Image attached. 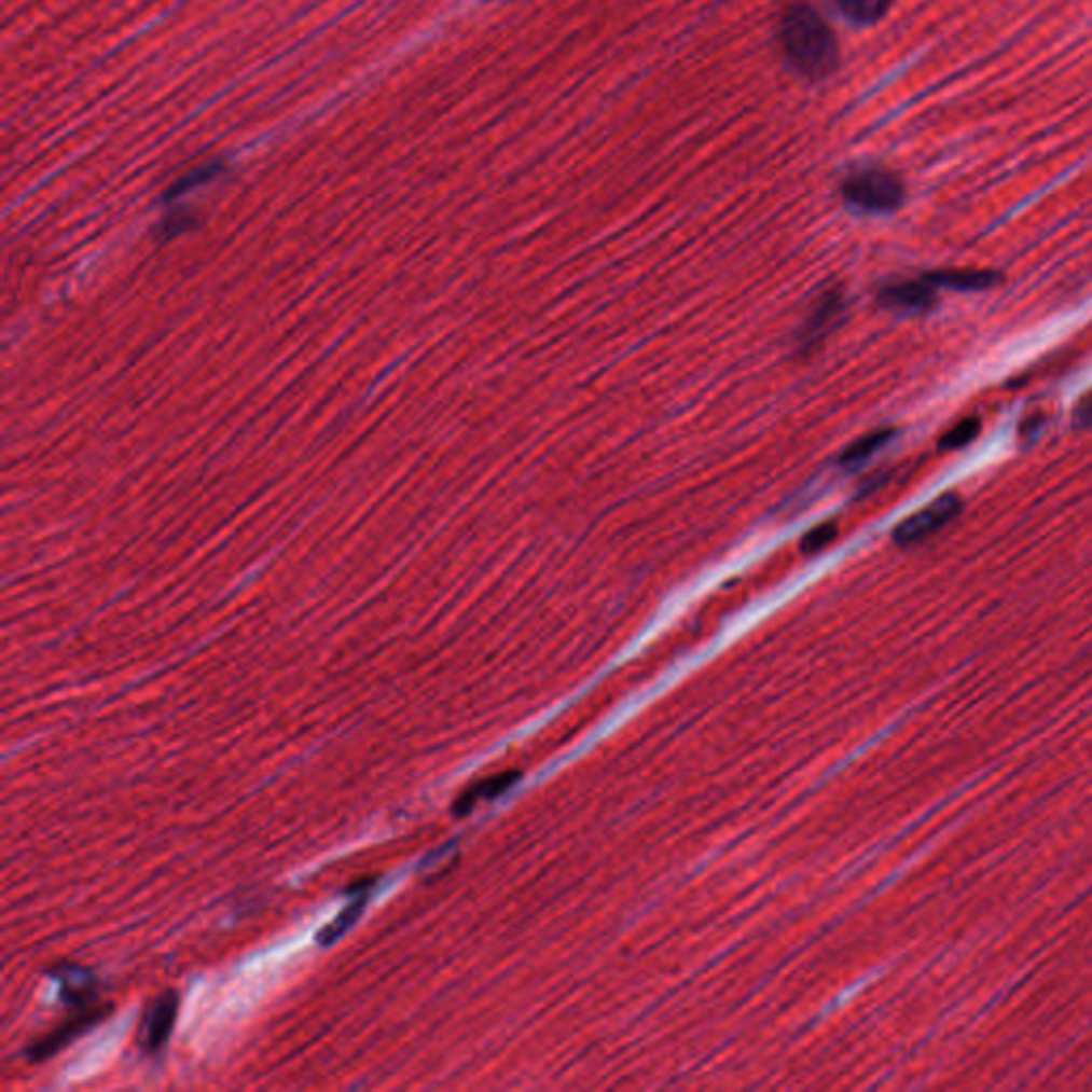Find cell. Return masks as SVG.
<instances>
[{
	"instance_id": "6da1fadb",
	"label": "cell",
	"mask_w": 1092,
	"mask_h": 1092,
	"mask_svg": "<svg viewBox=\"0 0 1092 1092\" xmlns=\"http://www.w3.org/2000/svg\"><path fill=\"white\" fill-rule=\"evenodd\" d=\"M779 43L790 65L808 80L828 78L837 69V39L826 19L806 2H794L784 11Z\"/></svg>"
},
{
	"instance_id": "7a4b0ae2",
	"label": "cell",
	"mask_w": 1092,
	"mask_h": 1092,
	"mask_svg": "<svg viewBox=\"0 0 1092 1092\" xmlns=\"http://www.w3.org/2000/svg\"><path fill=\"white\" fill-rule=\"evenodd\" d=\"M841 195L849 207H854L858 211L890 213L902 205L904 189H902L900 180L890 171L877 169V167H865V169L852 171L843 180Z\"/></svg>"
},
{
	"instance_id": "3957f363",
	"label": "cell",
	"mask_w": 1092,
	"mask_h": 1092,
	"mask_svg": "<svg viewBox=\"0 0 1092 1092\" xmlns=\"http://www.w3.org/2000/svg\"><path fill=\"white\" fill-rule=\"evenodd\" d=\"M109 1009H111V1005H97V1007H91V1009L75 1011L60 1026H56L54 1031H50V1033L37 1037L34 1041H30V1046L26 1048V1059L30 1063H43V1061L56 1056L60 1050H65L67 1046H71L78 1037H82L84 1033H88L91 1028H95L100 1020L109 1013Z\"/></svg>"
},
{
	"instance_id": "277c9868",
	"label": "cell",
	"mask_w": 1092,
	"mask_h": 1092,
	"mask_svg": "<svg viewBox=\"0 0 1092 1092\" xmlns=\"http://www.w3.org/2000/svg\"><path fill=\"white\" fill-rule=\"evenodd\" d=\"M963 510V499L956 494H945L930 501L920 512L907 516L896 529H894V542L900 547L917 544L939 529H943L952 519H956Z\"/></svg>"
},
{
	"instance_id": "5b68a950",
	"label": "cell",
	"mask_w": 1092,
	"mask_h": 1092,
	"mask_svg": "<svg viewBox=\"0 0 1092 1092\" xmlns=\"http://www.w3.org/2000/svg\"><path fill=\"white\" fill-rule=\"evenodd\" d=\"M178 1011H180V996L176 991H165L154 998V1003L148 1007L141 1020L139 1031V1046L146 1054H156L167 1046L174 1033V1024L178 1020Z\"/></svg>"
},
{
	"instance_id": "8992f818",
	"label": "cell",
	"mask_w": 1092,
	"mask_h": 1092,
	"mask_svg": "<svg viewBox=\"0 0 1092 1092\" xmlns=\"http://www.w3.org/2000/svg\"><path fill=\"white\" fill-rule=\"evenodd\" d=\"M847 301L841 293V289H826L819 298L813 301L800 331H798V344L802 350L813 348L819 344L845 316Z\"/></svg>"
},
{
	"instance_id": "52a82bcc",
	"label": "cell",
	"mask_w": 1092,
	"mask_h": 1092,
	"mask_svg": "<svg viewBox=\"0 0 1092 1092\" xmlns=\"http://www.w3.org/2000/svg\"><path fill=\"white\" fill-rule=\"evenodd\" d=\"M877 301L896 314H926L937 305L935 287L922 280H894L880 287Z\"/></svg>"
},
{
	"instance_id": "ba28073f",
	"label": "cell",
	"mask_w": 1092,
	"mask_h": 1092,
	"mask_svg": "<svg viewBox=\"0 0 1092 1092\" xmlns=\"http://www.w3.org/2000/svg\"><path fill=\"white\" fill-rule=\"evenodd\" d=\"M376 884H378L376 877H368V880H361V882L348 886L346 896H353V900L327 926H322L316 932V943L318 945H322V948L333 945L335 941H340L359 922V917L363 915V911L368 907V900H370V896L374 893Z\"/></svg>"
},
{
	"instance_id": "9c48e42d",
	"label": "cell",
	"mask_w": 1092,
	"mask_h": 1092,
	"mask_svg": "<svg viewBox=\"0 0 1092 1092\" xmlns=\"http://www.w3.org/2000/svg\"><path fill=\"white\" fill-rule=\"evenodd\" d=\"M52 976L58 980L60 998L67 1007H71L73 1011L97 1007L99 980L93 971L78 965H63L54 969Z\"/></svg>"
},
{
	"instance_id": "30bf717a",
	"label": "cell",
	"mask_w": 1092,
	"mask_h": 1092,
	"mask_svg": "<svg viewBox=\"0 0 1092 1092\" xmlns=\"http://www.w3.org/2000/svg\"><path fill=\"white\" fill-rule=\"evenodd\" d=\"M935 289H950V291H989L1000 282V276L996 272L986 269H941L930 272L924 276Z\"/></svg>"
},
{
	"instance_id": "8fae6325",
	"label": "cell",
	"mask_w": 1092,
	"mask_h": 1092,
	"mask_svg": "<svg viewBox=\"0 0 1092 1092\" xmlns=\"http://www.w3.org/2000/svg\"><path fill=\"white\" fill-rule=\"evenodd\" d=\"M519 779V773H503V775H497V777H489V779H483L474 786H470L464 794L459 796L453 804V813L457 817H464L468 815L479 802L483 800H494L497 796L503 794L514 782Z\"/></svg>"
},
{
	"instance_id": "7c38bea8",
	"label": "cell",
	"mask_w": 1092,
	"mask_h": 1092,
	"mask_svg": "<svg viewBox=\"0 0 1092 1092\" xmlns=\"http://www.w3.org/2000/svg\"><path fill=\"white\" fill-rule=\"evenodd\" d=\"M894 438L893 429H877L860 440H856L841 457V466L843 468H860L862 464H867L877 451H882L890 440Z\"/></svg>"
},
{
	"instance_id": "4fadbf2b",
	"label": "cell",
	"mask_w": 1092,
	"mask_h": 1092,
	"mask_svg": "<svg viewBox=\"0 0 1092 1092\" xmlns=\"http://www.w3.org/2000/svg\"><path fill=\"white\" fill-rule=\"evenodd\" d=\"M834 4L852 22L873 24L888 13L893 0H834Z\"/></svg>"
},
{
	"instance_id": "5bb4252c",
	"label": "cell",
	"mask_w": 1092,
	"mask_h": 1092,
	"mask_svg": "<svg viewBox=\"0 0 1092 1092\" xmlns=\"http://www.w3.org/2000/svg\"><path fill=\"white\" fill-rule=\"evenodd\" d=\"M982 431V420L978 416H967L960 423H956L952 429H948L939 442L941 451H958L971 444Z\"/></svg>"
},
{
	"instance_id": "9a60e30c",
	"label": "cell",
	"mask_w": 1092,
	"mask_h": 1092,
	"mask_svg": "<svg viewBox=\"0 0 1092 1092\" xmlns=\"http://www.w3.org/2000/svg\"><path fill=\"white\" fill-rule=\"evenodd\" d=\"M222 169H224V165H220V163H207L203 167L189 171L178 184H174V189L167 193V199H178V197L186 195L189 191H193V189H197L201 184L213 180L216 176H220Z\"/></svg>"
},
{
	"instance_id": "2e32d148",
	"label": "cell",
	"mask_w": 1092,
	"mask_h": 1092,
	"mask_svg": "<svg viewBox=\"0 0 1092 1092\" xmlns=\"http://www.w3.org/2000/svg\"><path fill=\"white\" fill-rule=\"evenodd\" d=\"M837 531H839L837 523H832V521L819 523L817 527H813L811 531L804 534V538H802V551L806 555H813V553L826 549L837 538Z\"/></svg>"
},
{
	"instance_id": "e0dca14e",
	"label": "cell",
	"mask_w": 1092,
	"mask_h": 1092,
	"mask_svg": "<svg viewBox=\"0 0 1092 1092\" xmlns=\"http://www.w3.org/2000/svg\"><path fill=\"white\" fill-rule=\"evenodd\" d=\"M1074 425H1078L1080 429L1092 427V393L1084 396V398L1080 399V403L1076 405V410H1074Z\"/></svg>"
}]
</instances>
